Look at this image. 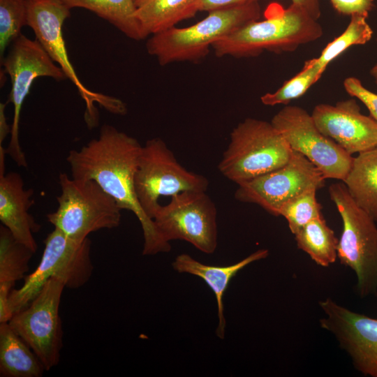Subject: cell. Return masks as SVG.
<instances>
[{
    "label": "cell",
    "instance_id": "obj_18",
    "mask_svg": "<svg viewBox=\"0 0 377 377\" xmlns=\"http://www.w3.org/2000/svg\"><path fill=\"white\" fill-rule=\"evenodd\" d=\"M267 249H259L235 264L228 266L207 265L196 260L190 255L177 256L172 265L179 273H186L201 278L213 291L217 304L219 324L216 330L217 337L223 339L226 326L223 298L231 279L248 265L266 258Z\"/></svg>",
    "mask_w": 377,
    "mask_h": 377
},
{
    "label": "cell",
    "instance_id": "obj_22",
    "mask_svg": "<svg viewBox=\"0 0 377 377\" xmlns=\"http://www.w3.org/2000/svg\"><path fill=\"white\" fill-rule=\"evenodd\" d=\"M201 0H147L136 10L145 34L153 35L195 16Z\"/></svg>",
    "mask_w": 377,
    "mask_h": 377
},
{
    "label": "cell",
    "instance_id": "obj_17",
    "mask_svg": "<svg viewBox=\"0 0 377 377\" xmlns=\"http://www.w3.org/2000/svg\"><path fill=\"white\" fill-rule=\"evenodd\" d=\"M5 172V158H0V221L15 239L34 253L38 249L34 233L40 226L29 213L34 204L31 188L25 189L21 175L15 172Z\"/></svg>",
    "mask_w": 377,
    "mask_h": 377
},
{
    "label": "cell",
    "instance_id": "obj_13",
    "mask_svg": "<svg viewBox=\"0 0 377 377\" xmlns=\"http://www.w3.org/2000/svg\"><path fill=\"white\" fill-rule=\"evenodd\" d=\"M271 123L290 148L304 156L325 179L343 182L350 172L354 157L317 128L313 119L299 106L286 105Z\"/></svg>",
    "mask_w": 377,
    "mask_h": 377
},
{
    "label": "cell",
    "instance_id": "obj_25",
    "mask_svg": "<svg viewBox=\"0 0 377 377\" xmlns=\"http://www.w3.org/2000/svg\"><path fill=\"white\" fill-rule=\"evenodd\" d=\"M368 14H353L350 22L338 37L329 43L317 58L314 64L323 72L328 64L353 45H364L372 37L373 31L367 22Z\"/></svg>",
    "mask_w": 377,
    "mask_h": 377
},
{
    "label": "cell",
    "instance_id": "obj_31",
    "mask_svg": "<svg viewBox=\"0 0 377 377\" xmlns=\"http://www.w3.org/2000/svg\"><path fill=\"white\" fill-rule=\"evenodd\" d=\"M260 0H201L199 11L210 12L215 10L228 8L250 3L258 2Z\"/></svg>",
    "mask_w": 377,
    "mask_h": 377
},
{
    "label": "cell",
    "instance_id": "obj_12",
    "mask_svg": "<svg viewBox=\"0 0 377 377\" xmlns=\"http://www.w3.org/2000/svg\"><path fill=\"white\" fill-rule=\"evenodd\" d=\"M65 283L52 277L40 291L8 322L11 328L33 350L49 371L60 360L62 328L59 304Z\"/></svg>",
    "mask_w": 377,
    "mask_h": 377
},
{
    "label": "cell",
    "instance_id": "obj_2",
    "mask_svg": "<svg viewBox=\"0 0 377 377\" xmlns=\"http://www.w3.org/2000/svg\"><path fill=\"white\" fill-rule=\"evenodd\" d=\"M323 34L321 25L300 6L285 8L273 2L264 11V19L251 21L212 45L218 57H256L265 50L293 52L313 42Z\"/></svg>",
    "mask_w": 377,
    "mask_h": 377
},
{
    "label": "cell",
    "instance_id": "obj_1",
    "mask_svg": "<svg viewBox=\"0 0 377 377\" xmlns=\"http://www.w3.org/2000/svg\"><path fill=\"white\" fill-rule=\"evenodd\" d=\"M142 147L135 138L105 124L98 138L79 150H71L66 161L72 178L94 180L122 209L133 212L143 232L142 254L155 255L168 252L171 246L145 214L135 193V175Z\"/></svg>",
    "mask_w": 377,
    "mask_h": 377
},
{
    "label": "cell",
    "instance_id": "obj_19",
    "mask_svg": "<svg viewBox=\"0 0 377 377\" xmlns=\"http://www.w3.org/2000/svg\"><path fill=\"white\" fill-rule=\"evenodd\" d=\"M34 253L17 242L4 226L0 227V323L8 322L13 314L8 297L15 282L25 278Z\"/></svg>",
    "mask_w": 377,
    "mask_h": 377
},
{
    "label": "cell",
    "instance_id": "obj_6",
    "mask_svg": "<svg viewBox=\"0 0 377 377\" xmlns=\"http://www.w3.org/2000/svg\"><path fill=\"white\" fill-rule=\"evenodd\" d=\"M27 26L34 31L36 40L42 45L52 60L58 64L77 88L86 105L85 122L89 128L98 124V103L115 114L124 115L126 105L121 99L95 92L84 85L73 68L63 38L62 26L71 16V9L57 0H26Z\"/></svg>",
    "mask_w": 377,
    "mask_h": 377
},
{
    "label": "cell",
    "instance_id": "obj_14",
    "mask_svg": "<svg viewBox=\"0 0 377 377\" xmlns=\"http://www.w3.org/2000/svg\"><path fill=\"white\" fill-rule=\"evenodd\" d=\"M325 178L304 156L293 150L282 167L237 184V200L259 205L279 216V210L288 200L309 188L320 189Z\"/></svg>",
    "mask_w": 377,
    "mask_h": 377
},
{
    "label": "cell",
    "instance_id": "obj_34",
    "mask_svg": "<svg viewBox=\"0 0 377 377\" xmlns=\"http://www.w3.org/2000/svg\"><path fill=\"white\" fill-rule=\"evenodd\" d=\"M370 73L371 76L373 77V78L374 79L376 84H377V62L371 69Z\"/></svg>",
    "mask_w": 377,
    "mask_h": 377
},
{
    "label": "cell",
    "instance_id": "obj_4",
    "mask_svg": "<svg viewBox=\"0 0 377 377\" xmlns=\"http://www.w3.org/2000/svg\"><path fill=\"white\" fill-rule=\"evenodd\" d=\"M292 152L271 121L247 118L230 133L219 170L238 184L282 167L288 162Z\"/></svg>",
    "mask_w": 377,
    "mask_h": 377
},
{
    "label": "cell",
    "instance_id": "obj_26",
    "mask_svg": "<svg viewBox=\"0 0 377 377\" xmlns=\"http://www.w3.org/2000/svg\"><path fill=\"white\" fill-rule=\"evenodd\" d=\"M323 71L315 64L313 59L306 61L302 69L273 93H266L260 97L265 105H287L291 101L304 95L321 77Z\"/></svg>",
    "mask_w": 377,
    "mask_h": 377
},
{
    "label": "cell",
    "instance_id": "obj_24",
    "mask_svg": "<svg viewBox=\"0 0 377 377\" xmlns=\"http://www.w3.org/2000/svg\"><path fill=\"white\" fill-rule=\"evenodd\" d=\"M294 235L297 247L317 265L328 267L336 261L339 239L323 215L302 226Z\"/></svg>",
    "mask_w": 377,
    "mask_h": 377
},
{
    "label": "cell",
    "instance_id": "obj_29",
    "mask_svg": "<svg viewBox=\"0 0 377 377\" xmlns=\"http://www.w3.org/2000/svg\"><path fill=\"white\" fill-rule=\"evenodd\" d=\"M346 91L352 97L360 100L367 108L370 116L377 121V94L365 88L360 80L348 77L343 81Z\"/></svg>",
    "mask_w": 377,
    "mask_h": 377
},
{
    "label": "cell",
    "instance_id": "obj_35",
    "mask_svg": "<svg viewBox=\"0 0 377 377\" xmlns=\"http://www.w3.org/2000/svg\"><path fill=\"white\" fill-rule=\"evenodd\" d=\"M147 0H134L135 4L137 6V8L143 4Z\"/></svg>",
    "mask_w": 377,
    "mask_h": 377
},
{
    "label": "cell",
    "instance_id": "obj_8",
    "mask_svg": "<svg viewBox=\"0 0 377 377\" xmlns=\"http://www.w3.org/2000/svg\"><path fill=\"white\" fill-rule=\"evenodd\" d=\"M89 238L73 240L54 228L45 240L43 253L36 269L25 276L23 285L11 290L9 309L15 313L27 306L52 277L61 279L66 288H78L90 279L93 265Z\"/></svg>",
    "mask_w": 377,
    "mask_h": 377
},
{
    "label": "cell",
    "instance_id": "obj_15",
    "mask_svg": "<svg viewBox=\"0 0 377 377\" xmlns=\"http://www.w3.org/2000/svg\"><path fill=\"white\" fill-rule=\"evenodd\" d=\"M319 305L325 314L321 327L335 337L358 371L377 377V318L353 311L329 297Z\"/></svg>",
    "mask_w": 377,
    "mask_h": 377
},
{
    "label": "cell",
    "instance_id": "obj_11",
    "mask_svg": "<svg viewBox=\"0 0 377 377\" xmlns=\"http://www.w3.org/2000/svg\"><path fill=\"white\" fill-rule=\"evenodd\" d=\"M217 211L205 191H184L159 205L153 221L164 240L181 239L205 253L217 246Z\"/></svg>",
    "mask_w": 377,
    "mask_h": 377
},
{
    "label": "cell",
    "instance_id": "obj_7",
    "mask_svg": "<svg viewBox=\"0 0 377 377\" xmlns=\"http://www.w3.org/2000/svg\"><path fill=\"white\" fill-rule=\"evenodd\" d=\"M328 193L343 223L337 247L341 263L352 269L357 290L362 297L377 291V226L376 221L353 200L345 184L334 183Z\"/></svg>",
    "mask_w": 377,
    "mask_h": 377
},
{
    "label": "cell",
    "instance_id": "obj_21",
    "mask_svg": "<svg viewBox=\"0 0 377 377\" xmlns=\"http://www.w3.org/2000/svg\"><path fill=\"white\" fill-rule=\"evenodd\" d=\"M343 182L355 203L377 222V147L354 157Z\"/></svg>",
    "mask_w": 377,
    "mask_h": 377
},
{
    "label": "cell",
    "instance_id": "obj_3",
    "mask_svg": "<svg viewBox=\"0 0 377 377\" xmlns=\"http://www.w3.org/2000/svg\"><path fill=\"white\" fill-rule=\"evenodd\" d=\"M258 2L215 10L187 27H173L151 35L146 43L149 54L161 66L177 61H195L207 56L209 47L243 25L260 20Z\"/></svg>",
    "mask_w": 377,
    "mask_h": 377
},
{
    "label": "cell",
    "instance_id": "obj_33",
    "mask_svg": "<svg viewBox=\"0 0 377 377\" xmlns=\"http://www.w3.org/2000/svg\"><path fill=\"white\" fill-rule=\"evenodd\" d=\"M6 104L7 103H0V145H2V142L8 134L11 133L12 130V126L8 124L5 114Z\"/></svg>",
    "mask_w": 377,
    "mask_h": 377
},
{
    "label": "cell",
    "instance_id": "obj_10",
    "mask_svg": "<svg viewBox=\"0 0 377 377\" xmlns=\"http://www.w3.org/2000/svg\"><path fill=\"white\" fill-rule=\"evenodd\" d=\"M0 63L3 68V71L9 75L11 80V90L6 103H11L14 108L10 138L6 152L19 167L26 168V156L19 140V126L23 103L36 78L49 77L58 82L67 78L39 42L22 34L12 42L8 53Z\"/></svg>",
    "mask_w": 377,
    "mask_h": 377
},
{
    "label": "cell",
    "instance_id": "obj_20",
    "mask_svg": "<svg viewBox=\"0 0 377 377\" xmlns=\"http://www.w3.org/2000/svg\"><path fill=\"white\" fill-rule=\"evenodd\" d=\"M41 361L8 322L0 323V376L40 377Z\"/></svg>",
    "mask_w": 377,
    "mask_h": 377
},
{
    "label": "cell",
    "instance_id": "obj_27",
    "mask_svg": "<svg viewBox=\"0 0 377 377\" xmlns=\"http://www.w3.org/2000/svg\"><path fill=\"white\" fill-rule=\"evenodd\" d=\"M316 188H309L286 202L279 210V216L284 217L294 235L311 220L319 217L321 205L316 199Z\"/></svg>",
    "mask_w": 377,
    "mask_h": 377
},
{
    "label": "cell",
    "instance_id": "obj_16",
    "mask_svg": "<svg viewBox=\"0 0 377 377\" xmlns=\"http://www.w3.org/2000/svg\"><path fill=\"white\" fill-rule=\"evenodd\" d=\"M311 116L319 131L350 155L377 147V121L362 114L353 98L318 104Z\"/></svg>",
    "mask_w": 377,
    "mask_h": 377
},
{
    "label": "cell",
    "instance_id": "obj_23",
    "mask_svg": "<svg viewBox=\"0 0 377 377\" xmlns=\"http://www.w3.org/2000/svg\"><path fill=\"white\" fill-rule=\"evenodd\" d=\"M69 9L81 8L106 20L128 38L141 40L148 36L137 17L134 0H57Z\"/></svg>",
    "mask_w": 377,
    "mask_h": 377
},
{
    "label": "cell",
    "instance_id": "obj_32",
    "mask_svg": "<svg viewBox=\"0 0 377 377\" xmlns=\"http://www.w3.org/2000/svg\"><path fill=\"white\" fill-rule=\"evenodd\" d=\"M291 3L300 6L317 20L320 16V0H291Z\"/></svg>",
    "mask_w": 377,
    "mask_h": 377
},
{
    "label": "cell",
    "instance_id": "obj_9",
    "mask_svg": "<svg viewBox=\"0 0 377 377\" xmlns=\"http://www.w3.org/2000/svg\"><path fill=\"white\" fill-rule=\"evenodd\" d=\"M138 202L151 219L161 196L184 191H206L209 182L203 175L185 169L160 138H151L142 147L135 175Z\"/></svg>",
    "mask_w": 377,
    "mask_h": 377
},
{
    "label": "cell",
    "instance_id": "obj_5",
    "mask_svg": "<svg viewBox=\"0 0 377 377\" xmlns=\"http://www.w3.org/2000/svg\"><path fill=\"white\" fill-rule=\"evenodd\" d=\"M59 183L58 207L47 215L54 228L81 242L92 232L119 226L122 209L94 180H77L60 173Z\"/></svg>",
    "mask_w": 377,
    "mask_h": 377
},
{
    "label": "cell",
    "instance_id": "obj_30",
    "mask_svg": "<svg viewBox=\"0 0 377 377\" xmlns=\"http://www.w3.org/2000/svg\"><path fill=\"white\" fill-rule=\"evenodd\" d=\"M335 10L341 15L368 14L374 7V0H330Z\"/></svg>",
    "mask_w": 377,
    "mask_h": 377
},
{
    "label": "cell",
    "instance_id": "obj_28",
    "mask_svg": "<svg viewBox=\"0 0 377 377\" xmlns=\"http://www.w3.org/2000/svg\"><path fill=\"white\" fill-rule=\"evenodd\" d=\"M24 26H27L26 0H0V61Z\"/></svg>",
    "mask_w": 377,
    "mask_h": 377
}]
</instances>
